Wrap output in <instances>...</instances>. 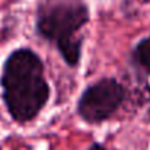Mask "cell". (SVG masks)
Returning a JSON list of instances; mask_svg holds the SVG:
<instances>
[{
    "mask_svg": "<svg viewBox=\"0 0 150 150\" xmlns=\"http://www.w3.org/2000/svg\"><path fill=\"white\" fill-rule=\"evenodd\" d=\"M89 22L85 0H41L37 7V34L51 42L70 67L82 57L80 31Z\"/></svg>",
    "mask_w": 150,
    "mask_h": 150,
    "instance_id": "obj_2",
    "label": "cell"
},
{
    "mask_svg": "<svg viewBox=\"0 0 150 150\" xmlns=\"http://www.w3.org/2000/svg\"><path fill=\"white\" fill-rule=\"evenodd\" d=\"M88 150H106L102 144H99V143H93V144H91V147Z\"/></svg>",
    "mask_w": 150,
    "mask_h": 150,
    "instance_id": "obj_5",
    "label": "cell"
},
{
    "mask_svg": "<svg viewBox=\"0 0 150 150\" xmlns=\"http://www.w3.org/2000/svg\"><path fill=\"white\" fill-rule=\"evenodd\" d=\"M133 61L150 73V37L142 40L133 50Z\"/></svg>",
    "mask_w": 150,
    "mask_h": 150,
    "instance_id": "obj_4",
    "label": "cell"
},
{
    "mask_svg": "<svg viewBox=\"0 0 150 150\" xmlns=\"http://www.w3.org/2000/svg\"><path fill=\"white\" fill-rule=\"evenodd\" d=\"M127 98L125 88L112 77H103L91 85L77 102V112L89 124L109 120Z\"/></svg>",
    "mask_w": 150,
    "mask_h": 150,
    "instance_id": "obj_3",
    "label": "cell"
},
{
    "mask_svg": "<svg viewBox=\"0 0 150 150\" xmlns=\"http://www.w3.org/2000/svg\"><path fill=\"white\" fill-rule=\"evenodd\" d=\"M0 83L7 112L18 124L32 121L50 99L44 64L31 48H18L6 58Z\"/></svg>",
    "mask_w": 150,
    "mask_h": 150,
    "instance_id": "obj_1",
    "label": "cell"
}]
</instances>
